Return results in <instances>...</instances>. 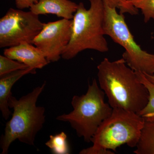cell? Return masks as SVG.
<instances>
[{
	"instance_id": "obj_1",
	"label": "cell",
	"mask_w": 154,
	"mask_h": 154,
	"mask_svg": "<svg viewBox=\"0 0 154 154\" xmlns=\"http://www.w3.org/2000/svg\"><path fill=\"white\" fill-rule=\"evenodd\" d=\"M126 64L123 58L114 61L104 58L97 66L99 87L112 108L138 114L148 102L149 92Z\"/></svg>"
},
{
	"instance_id": "obj_2",
	"label": "cell",
	"mask_w": 154,
	"mask_h": 154,
	"mask_svg": "<svg viewBox=\"0 0 154 154\" xmlns=\"http://www.w3.org/2000/svg\"><path fill=\"white\" fill-rule=\"evenodd\" d=\"M45 85V82L19 100L12 94L9 97V106L14 109V112L12 118L6 123L5 132L1 136V154L8 153L11 144L17 140L29 145L34 146L36 134L45 122V109L37 106L36 102Z\"/></svg>"
},
{
	"instance_id": "obj_3",
	"label": "cell",
	"mask_w": 154,
	"mask_h": 154,
	"mask_svg": "<svg viewBox=\"0 0 154 154\" xmlns=\"http://www.w3.org/2000/svg\"><path fill=\"white\" fill-rule=\"evenodd\" d=\"M144 119L137 113L113 108L91 140L93 146L83 149L80 154H114L122 145L136 147L140 138Z\"/></svg>"
},
{
	"instance_id": "obj_4",
	"label": "cell",
	"mask_w": 154,
	"mask_h": 154,
	"mask_svg": "<svg viewBox=\"0 0 154 154\" xmlns=\"http://www.w3.org/2000/svg\"><path fill=\"white\" fill-rule=\"evenodd\" d=\"M87 10L82 2L78 4L72 20L71 37L62 58L66 60L73 58L87 49L105 53L109 50L105 39L104 24L105 4L102 0H88Z\"/></svg>"
},
{
	"instance_id": "obj_5",
	"label": "cell",
	"mask_w": 154,
	"mask_h": 154,
	"mask_svg": "<svg viewBox=\"0 0 154 154\" xmlns=\"http://www.w3.org/2000/svg\"><path fill=\"white\" fill-rule=\"evenodd\" d=\"M105 95L96 79H94L92 84L88 85L85 94L73 97V110L68 114L58 116L56 119L69 122L78 136L83 137L86 142H91L99 127L113 111L109 103L105 102Z\"/></svg>"
},
{
	"instance_id": "obj_6",
	"label": "cell",
	"mask_w": 154,
	"mask_h": 154,
	"mask_svg": "<svg viewBox=\"0 0 154 154\" xmlns=\"http://www.w3.org/2000/svg\"><path fill=\"white\" fill-rule=\"evenodd\" d=\"M116 9L105 4V35L110 36L125 50L122 58L128 66L135 72L154 75V54L144 51L136 43L125 22L124 15L119 14Z\"/></svg>"
},
{
	"instance_id": "obj_7",
	"label": "cell",
	"mask_w": 154,
	"mask_h": 154,
	"mask_svg": "<svg viewBox=\"0 0 154 154\" xmlns=\"http://www.w3.org/2000/svg\"><path fill=\"white\" fill-rule=\"evenodd\" d=\"M45 23L31 11L9 9L0 19V47H11L31 43L42 30Z\"/></svg>"
},
{
	"instance_id": "obj_8",
	"label": "cell",
	"mask_w": 154,
	"mask_h": 154,
	"mask_svg": "<svg viewBox=\"0 0 154 154\" xmlns=\"http://www.w3.org/2000/svg\"><path fill=\"white\" fill-rule=\"evenodd\" d=\"M72 20L62 19L45 23L32 42L40 50L48 62L60 59L70 40Z\"/></svg>"
},
{
	"instance_id": "obj_9",
	"label": "cell",
	"mask_w": 154,
	"mask_h": 154,
	"mask_svg": "<svg viewBox=\"0 0 154 154\" xmlns=\"http://www.w3.org/2000/svg\"><path fill=\"white\" fill-rule=\"evenodd\" d=\"M33 44L24 42L4 50L7 57L25 64L29 67L41 69L49 63L42 53Z\"/></svg>"
},
{
	"instance_id": "obj_10",
	"label": "cell",
	"mask_w": 154,
	"mask_h": 154,
	"mask_svg": "<svg viewBox=\"0 0 154 154\" xmlns=\"http://www.w3.org/2000/svg\"><path fill=\"white\" fill-rule=\"evenodd\" d=\"M78 4L70 0H38L30 8L36 15L53 14L63 19L72 20Z\"/></svg>"
},
{
	"instance_id": "obj_11",
	"label": "cell",
	"mask_w": 154,
	"mask_h": 154,
	"mask_svg": "<svg viewBox=\"0 0 154 154\" xmlns=\"http://www.w3.org/2000/svg\"><path fill=\"white\" fill-rule=\"evenodd\" d=\"M36 73L35 69L28 67L0 76V110L3 118L8 120L11 112L9 108V97L12 95L11 89L14 84L25 75Z\"/></svg>"
},
{
	"instance_id": "obj_12",
	"label": "cell",
	"mask_w": 154,
	"mask_h": 154,
	"mask_svg": "<svg viewBox=\"0 0 154 154\" xmlns=\"http://www.w3.org/2000/svg\"><path fill=\"white\" fill-rule=\"evenodd\" d=\"M144 119L140 138L134 152L136 154H154V117Z\"/></svg>"
},
{
	"instance_id": "obj_13",
	"label": "cell",
	"mask_w": 154,
	"mask_h": 154,
	"mask_svg": "<svg viewBox=\"0 0 154 154\" xmlns=\"http://www.w3.org/2000/svg\"><path fill=\"white\" fill-rule=\"evenodd\" d=\"M67 139V135L63 131L55 135H51L45 145L53 154H69L70 149Z\"/></svg>"
},
{
	"instance_id": "obj_14",
	"label": "cell",
	"mask_w": 154,
	"mask_h": 154,
	"mask_svg": "<svg viewBox=\"0 0 154 154\" xmlns=\"http://www.w3.org/2000/svg\"><path fill=\"white\" fill-rule=\"evenodd\" d=\"M135 72L139 80L147 89L149 94L147 104L138 114L144 118L154 117V85L147 79L143 73L140 72Z\"/></svg>"
},
{
	"instance_id": "obj_15",
	"label": "cell",
	"mask_w": 154,
	"mask_h": 154,
	"mask_svg": "<svg viewBox=\"0 0 154 154\" xmlns=\"http://www.w3.org/2000/svg\"><path fill=\"white\" fill-rule=\"evenodd\" d=\"M136 8L141 11L144 21L147 23L154 18V0H127Z\"/></svg>"
},
{
	"instance_id": "obj_16",
	"label": "cell",
	"mask_w": 154,
	"mask_h": 154,
	"mask_svg": "<svg viewBox=\"0 0 154 154\" xmlns=\"http://www.w3.org/2000/svg\"><path fill=\"white\" fill-rule=\"evenodd\" d=\"M28 67L25 64L16 61L5 56L0 55V76Z\"/></svg>"
},
{
	"instance_id": "obj_17",
	"label": "cell",
	"mask_w": 154,
	"mask_h": 154,
	"mask_svg": "<svg viewBox=\"0 0 154 154\" xmlns=\"http://www.w3.org/2000/svg\"><path fill=\"white\" fill-rule=\"evenodd\" d=\"M106 5L119 10L120 14L128 13L131 15L138 14V9L130 4L127 0H102Z\"/></svg>"
},
{
	"instance_id": "obj_18",
	"label": "cell",
	"mask_w": 154,
	"mask_h": 154,
	"mask_svg": "<svg viewBox=\"0 0 154 154\" xmlns=\"http://www.w3.org/2000/svg\"><path fill=\"white\" fill-rule=\"evenodd\" d=\"M38 0H15L16 7L19 10L30 8L33 5L38 2Z\"/></svg>"
},
{
	"instance_id": "obj_19",
	"label": "cell",
	"mask_w": 154,
	"mask_h": 154,
	"mask_svg": "<svg viewBox=\"0 0 154 154\" xmlns=\"http://www.w3.org/2000/svg\"><path fill=\"white\" fill-rule=\"evenodd\" d=\"M144 75L146 78L153 85H154V74L150 75L146 74H144Z\"/></svg>"
},
{
	"instance_id": "obj_20",
	"label": "cell",
	"mask_w": 154,
	"mask_h": 154,
	"mask_svg": "<svg viewBox=\"0 0 154 154\" xmlns=\"http://www.w3.org/2000/svg\"><path fill=\"white\" fill-rule=\"evenodd\" d=\"M153 19V20H154V19Z\"/></svg>"
}]
</instances>
